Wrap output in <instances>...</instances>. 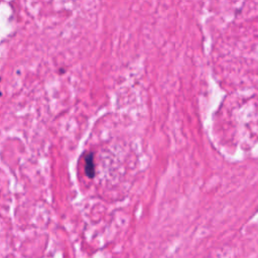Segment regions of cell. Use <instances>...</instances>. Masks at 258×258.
<instances>
[{"mask_svg": "<svg viewBox=\"0 0 258 258\" xmlns=\"http://www.w3.org/2000/svg\"><path fill=\"white\" fill-rule=\"evenodd\" d=\"M86 173L88 176H94V162L92 155H89L86 159Z\"/></svg>", "mask_w": 258, "mask_h": 258, "instance_id": "cell-1", "label": "cell"}]
</instances>
